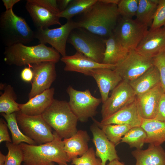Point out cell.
Returning <instances> with one entry per match:
<instances>
[{
	"label": "cell",
	"mask_w": 165,
	"mask_h": 165,
	"mask_svg": "<svg viewBox=\"0 0 165 165\" xmlns=\"http://www.w3.org/2000/svg\"><path fill=\"white\" fill-rule=\"evenodd\" d=\"M136 95L129 83L122 80L112 90L106 101L103 103L101 111L102 119L111 116L134 101Z\"/></svg>",
	"instance_id": "13"
},
{
	"label": "cell",
	"mask_w": 165,
	"mask_h": 165,
	"mask_svg": "<svg viewBox=\"0 0 165 165\" xmlns=\"http://www.w3.org/2000/svg\"><path fill=\"white\" fill-rule=\"evenodd\" d=\"M141 126L147 135L145 143L158 146L165 142V122L155 119H143Z\"/></svg>",
	"instance_id": "26"
},
{
	"label": "cell",
	"mask_w": 165,
	"mask_h": 165,
	"mask_svg": "<svg viewBox=\"0 0 165 165\" xmlns=\"http://www.w3.org/2000/svg\"><path fill=\"white\" fill-rule=\"evenodd\" d=\"M4 55L6 64L18 66L48 61L56 63L61 58L60 53L54 48L41 43L32 46L18 43L6 46Z\"/></svg>",
	"instance_id": "3"
},
{
	"label": "cell",
	"mask_w": 165,
	"mask_h": 165,
	"mask_svg": "<svg viewBox=\"0 0 165 165\" xmlns=\"http://www.w3.org/2000/svg\"><path fill=\"white\" fill-rule=\"evenodd\" d=\"M96 123L104 132L108 139L116 146L120 143L123 137L132 127L125 124H110L102 125L92 118Z\"/></svg>",
	"instance_id": "30"
},
{
	"label": "cell",
	"mask_w": 165,
	"mask_h": 165,
	"mask_svg": "<svg viewBox=\"0 0 165 165\" xmlns=\"http://www.w3.org/2000/svg\"><path fill=\"white\" fill-rule=\"evenodd\" d=\"M7 124L2 118L0 119V143L6 141L12 142L8 130Z\"/></svg>",
	"instance_id": "38"
},
{
	"label": "cell",
	"mask_w": 165,
	"mask_h": 165,
	"mask_svg": "<svg viewBox=\"0 0 165 165\" xmlns=\"http://www.w3.org/2000/svg\"><path fill=\"white\" fill-rule=\"evenodd\" d=\"M60 60L65 64L64 71L78 72L87 76L95 68H105L114 70L116 67V65L97 63L77 51L73 55L62 56Z\"/></svg>",
	"instance_id": "16"
},
{
	"label": "cell",
	"mask_w": 165,
	"mask_h": 165,
	"mask_svg": "<svg viewBox=\"0 0 165 165\" xmlns=\"http://www.w3.org/2000/svg\"><path fill=\"white\" fill-rule=\"evenodd\" d=\"M139 1V0H119L117 5L120 16L130 18L136 16Z\"/></svg>",
	"instance_id": "34"
},
{
	"label": "cell",
	"mask_w": 165,
	"mask_h": 165,
	"mask_svg": "<svg viewBox=\"0 0 165 165\" xmlns=\"http://www.w3.org/2000/svg\"><path fill=\"white\" fill-rule=\"evenodd\" d=\"M90 129L93 135L92 141L96 147V155L101 159L102 165H106L108 161L119 160L116 146L108 139L101 129L94 122Z\"/></svg>",
	"instance_id": "18"
},
{
	"label": "cell",
	"mask_w": 165,
	"mask_h": 165,
	"mask_svg": "<svg viewBox=\"0 0 165 165\" xmlns=\"http://www.w3.org/2000/svg\"><path fill=\"white\" fill-rule=\"evenodd\" d=\"M97 0H72L64 10L60 12L59 16L71 20L75 16L86 12Z\"/></svg>",
	"instance_id": "31"
},
{
	"label": "cell",
	"mask_w": 165,
	"mask_h": 165,
	"mask_svg": "<svg viewBox=\"0 0 165 165\" xmlns=\"http://www.w3.org/2000/svg\"><path fill=\"white\" fill-rule=\"evenodd\" d=\"M77 28L75 21L71 19L67 20L59 28L50 29H36L34 31L35 38L41 43H48L62 56L66 55V44L72 31Z\"/></svg>",
	"instance_id": "11"
},
{
	"label": "cell",
	"mask_w": 165,
	"mask_h": 165,
	"mask_svg": "<svg viewBox=\"0 0 165 165\" xmlns=\"http://www.w3.org/2000/svg\"><path fill=\"white\" fill-rule=\"evenodd\" d=\"M105 39L85 29L77 28L72 31L67 42L76 51L97 63H102L105 50Z\"/></svg>",
	"instance_id": "6"
},
{
	"label": "cell",
	"mask_w": 165,
	"mask_h": 165,
	"mask_svg": "<svg viewBox=\"0 0 165 165\" xmlns=\"http://www.w3.org/2000/svg\"><path fill=\"white\" fill-rule=\"evenodd\" d=\"M154 65L158 70L160 82L165 92V52L153 58Z\"/></svg>",
	"instance_id": "37"
},
{
	"label": "cell",
	"mask_w": 165,
	"mask_h": 165,
	"mask_svg": "<svg viewBox=\"0 0 165 165\" xmlns=\"http://www.w3.org/2000/svg\"><path fill=\"white\" fill-rule=\"evenodd\" d=\"M55 64L56 63L50 61L30 64L33 76L28 94L29 99L51 88L57 76Z\"/></svg>",
	"instance_id": "14"
},
{
	"label": "cell",
	"mask_w": 165,
	"mask_h": 165,
	"mask_svg": "<svg viewBox=\"0 0 165 165\" xmlns=\"http://www.w3.org/2000/svg\"><path fill=\"white\" fill-rule=\"evenodd\" d=\"M89 76L95 80L101 95L102 103L108 97L110 91L112 90L123 80L115 70L105 68H98L91 70Z\"/></svg>",
	"instance_id": "20"
},
{
	"label": "cell",
	"mask_w": 165,
	"mask_h": 165,
	"mask_svg": "<svg viewBox=\"0 0 165 165\" xmlns=\"http://www.w3.org/2000/svg\"><path fill=\"white\" fill-rule=\"evenodd\" d=\"M20 0H2V2L6 10L13 9V7L14 5L20 1Z\"/></svg>",
	"instance_id": "41"
},
{
	"label": "cell",
	"mask_w": 165,
	"mask_h": 165,
	"mask_svg": "<svg viewBox=\"0 0 165 165\" xmlns=\"http://www.w3.org/2000/svg\"><path fill=\"white\" fill-rule=\"evenodd\" d=\"M18 126L22 132L37 145L50 142L54 138L52 128L42 115L29 116L16 112Z\"/></svg>",
	"instance_id": "9"
},
{
	"label": "cell",
	"mask_w": 165,
	"mask_h": 165,
	"mask_svg": "<svg viewBox=\"0 0 165 165\" xmlns=\"http://www.w3.org/2000/svg\"><path fill=\"white\" fill-rule=\"evenodd\" d=\"M4 93L0 96V112L6 115L20 112L19 103L16 102V95L13 88L7 85L4 89Z\"/></svg>",
	"instance_id": "29"
},
{
	"label": "cell",
	"mask_w": 165,
	"mask_h": 165,
	"mask_svg": "<svg viewBox=\"0 0 165 165\" xmlns=\"http://www.w3.org/2000/svg\"><path fill=\"white\" fill-rule=\"evenodd\" d=\"M90 138L86 130H79L71 137L63 140L64 149L69 160L84 154L89 149L88 142Z\"/></svg>",
	"instance_id": "22"
},
{
	"label": "cell",
	"mask_w": 165,
	"mask_h": 165,
	"mask_svg": "<svg viewBox=\"0 0 165 165\" xmlns=\"http://www.w3.org/2000/svg\"><path fill=\"white\" fill-rule=\"evenodd\" d=\"M143 119L136 99L111 116L101 119L100 123L102 125L110 124H125L132 127L141 126Z\"/></svg>",
	"instance_id": "19"
},
{
	"label": "cell",
	"mask_w": 165,
	"mask_h": 165,
	"mask_svg": "<svg viewBox=\"0 0 165 165\" xmlns=\"http://www.w3.org/2000/svg\"><path fill=\"white\" fill-rule=\"evenodd\" d=\"M159 0H139L136 19L139 22L151 27Z\"/></svg>",
	"instance_id": "27"
},
{
	"label": "cell",
	"mask_w": 165,
	"mask_h": 165,
	"mask_svg": "<svg viewBox=\"0 0 165 165\" xmlns=\"http://www.w3.org/2000/svg\"><path fill=\"white\" fill-rule=\"evenodd\" d=\"M48 123L62 139L69 138L76 133L78 119L68 102L54 99L42 114Z\"/></svg>",
	"instance_id": "4"
},
{
	"label": "cell",
	"mask_w": 165,
	"mask_h": 165,
	"mask_svg": "<svg viewBox=\"0 0 165 165\" xmlns=\"http://www.w3.org/2000/svg\"><path fill=\"white\" fill-rule=\"evenodd\" d=\"M55 89L52 87L29 99L24 104H19L20 112L29 116L42 115L54 100Z\"/></svg>",
	"instance_id": "21"
},
{
	"label": "cell",
	"mask_w": 165,
	"mask_h": 165,
	"mask_svg": "<svg viewBox=\"0 0 165 165\" xmlns=\"http://www.w3.org/2000/svg\"><path fill=\"white\" fill-rule=\"evenodd\" d=\"M135 50L151 58L165 52V27L150 29Z\"/></svg>",
	"instance_id": "15"
},
{
	"label": "cell",
	"mask_w": 165,
	"mask_h": 165,
	"mask_svg": "<svg viewBox=\"0 0 165 165\" xmlns=\"http://www.w3.org/2000/svg\"><path fill=\"white\" fill-rule=\"evenodd\" d=\"M164 93L160 82L149 90L136 96L139 110L143 119L155 118L160 98Z\"/></svg>",
	"instance_id": "17"
},
{
	"label": "cell",
	"mask_w": 165,
	"mask_h": 165,
	"mask_svg": "<svg viewBox=\"0 0 165 165\" xmlns=\"http://www.w3.org/2000/svg\"><path fill=\"white\" fill-rule=\"evenodd\" d=\"M128 83L136 95L142 94L160 83L159 71L154 65L138 78Z\"/></svg>",
	"instance_id": "25"
},
{
	"label": "cell",
	"mask_w": 165,
	"mask_h": 165,
	"mask_svg": "<svg viewBox=\"0 0 165 165\" xmlns=\"http://www.w3.org/2000/svg\"><path fill=\"white\" fill-rule=\"evenodd\" d=\"M0 31L6 47L21 43L26 44L35 38V32L25 20L16 15L13 9L6 10L0 16Z\"/></svg>",
	"instance_id": "5"
},
{
	"label": "cell",
	"mask_w": 165,
	"mask_h": 165,
	"mask_svg": "<svg viewBox=\"0 0 165 165\" xmlns=\"http://www.w3.org/2000/svg\"><path fill=\"white\" fill-rule=\"evenodd\" d=\"M6 145L8 153L6 156L4 165H21L24 160V155L20 145L6 141Z\"/></svg>",
	"instance_id": "33"
},
{
	"label": "cell",
	"mask_w": 165,
	"mask_h": 165,
	"mask_svg": "<svg viewBox=\"0 0 165 165\" xmlns=\"http://www.w3.org/2000/svg\"><path fill=\"white\" fill-rule=\"evenodd\" d=\"M73 165V164H72V165H68V164H61V165Z\"/></svg>",
	"instance_id": "45"
},
{
	"label": "cell",
	"mask_w": 165,
	"mask_h": 165,
	"mask_svg": "<svg viewBox=\"0 0 165 165\" xmlns=\"http://www.w3.org/2000/svg\"><path fill=\"white\" fill-rule=\"evenodd\" d=\"M154 65L153 58L145 57L134 50L129 51L124 59L116 65L114 70L120 75L123 80L128 82Z\"/></svg>",
	"instance_id": "12"
},
{
	"label": "cell",
	"mask_w": 165,
	"mask_h": 165,
	"mask_svg": "<svg viewBox=\"0 0 165 165\" xmlns=\"http://www.w3.org/2000/svg\"><path fill=\"white\" fill-rule=\"evenodd\" d=\"M165 27V0H159L150 29Z\"/></svg>",
	"instance_id": "36"
},
{
	"label": "cell",
	"mask_w": 165,
	"mask_h": 165,
	"mask_svg": "<svg viewBox=\"0 0 165 165\" xmlns=\"http://www.w3.org/2000/svg\"><path fill=\"white\" fill-rule=\"evenodd\" d=\"M120 16L117 4L97 0L75 21L77 28L85 29L105 39L113 33Z\"/></svg>",
	"instance_id": "1"
},
{
	"label": "cell",
	"mask_w": 165,
	"mask_h": 165,
	"mask_svg": "<svg viewBox=\"0 0 165 165\" xmlns=\"http://www.w3.org/2000/svg\"><path fill=\"white\" fill-rule=\"evenodd\" d=\"M1 115L6 120L8 128L12 135V143L19 145L24 142L30 145H37L33 140L25 135L20 130L17 123L16 113L9 115L4 113Z\"/></svg>",
	"instance_id": "28"
},
{
	"label": "cell",
	"mask_w": 165,
	"mask_h": 165,
	"mask_svg": "<svg viewBox=\"0 0 165 165\" xmlns=\"http://www.w3.org/2000/svg\"><path fill=\"white\" fill-rule=\"evenodd\" d=\"M51 141L38 145L22 142L19 145L24 155V165H59L67 164L69 160L64 149L63 140L54 131Z\"/></svg>",
	"instance_id": "2"
},
{
	"label": "cell",
	"mask_w": 165,
	"mask_h": 165,
	"mask_svg": "<svg viewBox=\"0 0 165 165\" xmlns=\"http://www.w3.org/2000/svg\"><path fill=\"white\" fill-rule=\"evenodd\" d=\"M72 0H57L58 9L60 12L64 10L68 6Z\"/></svg>",
	"instance_id": "42"
},
{
	"label": "cell",
	"mask_w": 165,
	"mask_h": 165,
	"mask_svg": "<svg viewBox=\"0 0 165 165\" xmlns=\"http://www.w3.org/2000/svg\"><path fill=\"white\" fill-rule=\"evenodd\" d=\"M72 164L75 165H102L100 158H96L94 148L91 147L82 156L72 159Z\"/></svg>",
	"instance_id": "35"
},
{
	"label": "cell",
	"mask_w": 165,
	"mask_h": 165,
	"mask_svg": "<svg viewBox=\"0 0 165 165\" xmlns=\"http://www.w3.org/2000/svg\"><path fill=\"white\" fill-rule=\"evenodd\" d=\"M6 159V156L0 152V165H4Z\"/></svg>",
	"instance_id": "44"
},
{
	"label": "cell",
	"mask_w": 165,
	"mask_h": 165,
	"mask_svg": "<svg viewBox=\"0 0 165 165\" xmlns=\"http://www.w3.org/2000/svg\"><path fill=\"white\" fill-rule=\"evenodd\" d=\"M66 91L69 97V105L78 120L85 122L89 118H93L97 113V108L102 102L101 98L93 96L88 89L79 91L69 86Z\"/></svg>",
	"instance_id": "8"
},
{
	"label": "cell",
	"mask_w": 165,
	"mask_h": 165,
	"mask_svg": "<svg viewBox=\"0 0 165 165\" xmlns=\"http://www.w3.org/2000/svg\"><path fill=\"white\" fill-rule=\"evenodd\" d=\"M148 28L136 19L121 16L113 34L122 46L130 51L135 50L147 34Z\"/></svg>",
	"instance_id": "10"
},
{
	"label": "cell",
	"mask_w": 165,
	"mask_h": 165,
	"mask_svg": "<svg viewBox=\"0 0 165 165\" xmlns=\"http://www.w3.org/2000/svg\"><path fill=\"white\" fill-rule=\"evenodd\" d=\"M135 165H165V151L161 145H149L145 150L136 149L131 152Z\"/></svg>",
	"instance_id": "23"
},
{
	"label": "cell",
	"mask_w": 165,
	"mask_h": 165,
	"mask_svg": "<svg viewBox=\"0 0 165 165\" xmlns=\"http://www.w3.org/2000/svg\"><path fill=\"white\" fill-rule=\"evenodd\" d=\"M154 119L165 122V93L163 94L161 97L156 116Z\"/></svg>",
	"instance_id": "39"
},
{
	"label": "cell",
	"mask_w": 165,
	"mask_h": 165,
	"mask_svg": "<svg viewBox=\"0 0 165 165\" xmlns=\"http://www.w3.org/2000/svg\"><path fill=\"white\" fill-rule=\"evenodd\" d=\"M25 7L36 29L61 25L57 0H27Z\"/></svg>",
	"instance_id": "7"
},
{
	"label": "cell",
	"mask_w": 165,
	"mask_h": 165,
	"mask_svg": "<svg viewBox=\"0 0 165 165\" xmlns=\"http://www.w3.org/2000/svg\"><path fill=\"white\" fill-rule=\"evenodd\" d=\"M105 42L103 64L116 65L124 59L130 51L122 46L113 33L105 39Z\"/></svg>",
	"instance_id": "24"
},
{
	"label": "cell",
	"mask_w": 165,
	"mask_h": 165,
	"mask_svg": "<svg viewBox=\"0 0 165 165\" xmlns=\"http://www.w3.org/2000/svg\"><path fill=\"white\" fill-rule=\"evenodd\" d=\"M28 67H25L21 71L20 77L21 79L26 82H31L33 76V73L30 64Z\"/></svg>",
	"instance_id": "40"
},
{
	"label": "cell",
	"mask_w": 165,
	"mask_h": 165,
	"mask_svg": "<svg viewBox=\"0 0 165 165\" xmlns=\"http://www.w3.org/2000/svg\"><path fill=\"white\" fill-rule=\"evenodd\" d=\"M107 165H126L123 163L119 161V160L116 159L112 161L109 162Z\"/></svg>",
	"instance_id": "43"
},
{
	"label": "cell",
	"mask_w": 165,
	"mask_h": 165,
	"mask_svg": "<svg viewBox=\"0 0 165 165\" xmlns=\"http://www.w3.org/2000/svg\"><path fill=\"white\" fill-rule=\"evenodd\" d=\"M147 134L141 126L131 128L123 137L120 143L127 144L130 148L141 149L147 138Z\"/></svg>",
	"instance_id": "32"
}]
</instances>
